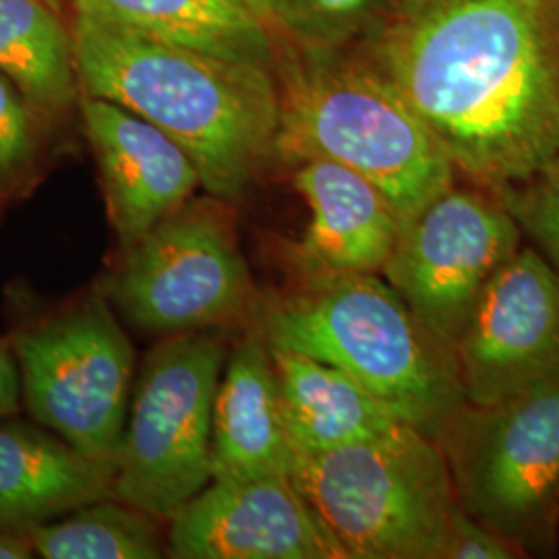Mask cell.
<instances>
[{
  "label": "cell",
  "instance_id": "1",
  "mask_svg": "<svg viewBox=\"0 0 559 559\" xmlns=\"http://www.w3.org/2000/svg\"><path fill=\"white\" fill-rule=\"evenodd\" d=\"M369 60L480 187L559 162V0H406Z\"/></svg>",
  "mask_w": 559,
  "mask_h": 559
},
{
  "label": "cell",
  "instance_id": "2",
  "mask_svg": "<svg viewBox=\"0 0 559 559\" xmlns=\"http://www.w3.org/2000/svg\"><path fill=\"white\" fill-rule=\"evenodd\" d=\"M83 96L115 102L162 129L195 162L212 198H240L276 158L274 69L150 40L75 13Z\"/></svg>",
  "mask_w": 559,
  "mask_h": 559
},
{
  "label": "cell",
  "instance_id": "3",
  "mask_svg": "<svg viewBox=\"0 0 559 559\" xmlns=\"http://www.w3.org/2000/svg\"><path fill=\"white\" fill-rule=\"evenodd\" d=\"M260 313L270 346L338 367L436 440L466 406L452 348L378 274L307 276Z\"/></svg>",
  "mask_w": 559,
  "mask_h": 559
},
{
  "label": "cell",
  "instance_id": "4",
  "mask_svg": "<svg viewBox=\"0 0 559 559\" xmlns=\"http://www.w3.org/2000/svg\"><path fill=\"white\" fill-rule=\"evenodd\" d=\"M276 158L338 162L373 182L400 226L454 187L440 141L369 59L307 50L280 67Z\"/></svg>",
  "mask_w": 559,
  "mask_h": 559
},
{
  "label": "cell",
  "instance_id": "5",
  "mask_svg": "<svg viewBox=\"0 0 559 559\" xmlns=\"http://www.w3.org/2000/svg\"><path fill=\"white\" fill-rule=\"evenodd\" d=\"M290 480L336 559H436L459 508L440 441L408 423L371 440L295 452Z\"/></svg>",
  "mask_w": 559,
  "mask_h": 559
},
{
  "label": "cell",
  "instance_id": "6",
  "mask_svg": "<svg viewBox=\"0 0 559 559\" xmlns=\"http://www.w3.org/2000/svg\"><path fill=\"white\" fill-rule=\"evenodd\" d=\"M226 348L216 330L170 334L141 365L112 496L170 520L212 480V411Z\"/></svg>",
  "mask_w": 559,
  "mask_h": 559
},
{
  "label": "cell",
  "instance_id": "7",
  "mask_svg": "<svg viewBox=\"0 0 559 559\" xmlns=\"http://www.w3.org/2000/svg\"><path fill=\"white\" fill-rule=\"evenodd\" d=\"M29 415L83 456L117 471L135 355L104 295H90L11 334Z\"/></svg>",
  "mask_w": 559,
  "mask_h": 559
},
{
  "label": "cell",
  "instance_id": "8",
  "mask_svg": "<svg viewBox=\"0 0 559 559\" xmlns=\"http://www.w3.org/2000/svg\"><path fill=\"white\" fill-rule=\"evenodd\" d=\"M102 295L154 334L239 325L260 313L258 286L224 200L187 201L122 253Z\"/></svg>",
  "mask_w": 559,
  "mask_h": 559
},
{
  "label": "cell",
  "instance_id": "9",
  "mask_svg": "<svg viewBox=\"0 0 559 559\" xmlns=\"http://www.w3.org/2000/svg\"><path fill=\"white\" fill-rule=\"evenodd\" d=\"M438 441L466 514L522 551L554 537L559 519V381L493 406L466 404Z\"/></svg>",
  "mask_w": 559,
  "mask_h": 559
},
{
  "label": "cell",
  "instance_id": "10",
  "mask_svg": "<svg viewBox=\"0 0 559 559\" xmlns=\"http://www.w3.org/2000/svg\"><path fill=\"white\" fill-rule=\"evenodd\" d=\"M520 239L522 230L503 201L450 187L400 228L383 274L454 353L483 290L519 253Z\"/></svg>",
  "mask_w": 559,
  "mask_h": 559
},
{
  "label": "cell",
  "instance_id": "11",
  "mask_svg": "<svg viewBox=\"0 0 559 559\" xmlns=\"http://www.w3.org/2000/svg\"><path fill=\"white\" fill-rule=\"evenodd\" d=\"M466 404L493 406L559 381V274L519 249L483 290L454 346Z\"/></svg>",
  "mask_w": 559,
  "mask_h": 559
},
{
  "label": "cell",
  "instance_id": "12",
  "mask_svg": "<svg viewBox=\"0 0 559 559\" xmlns=\"http://www.w3.org/2000/svg\"><path fill=\"white\" fill-rule=\"evenodd\" d=\"M177 559H336L290 477L210 480L170 516Z\"/></svg>",
  "mask_w": 559,
  "mask_h": 559
},
{
  "label": "cell",
  "instance_id": "13",
  "mask_svg": "<svg viewBox=\"0 0 559 559\" xmlns=\"http://www.w3.org/2000/svg\"><path fill=\"white\" fill-rule=\"evenodd\" d=\"M120 253L185 205L201 185L191 156L156 124L115 102L81 96Z\"/></svg>",
  "mask_w": 559,
  "mask_h": 559
},
{
  "label": "cell",
  "instance_id": "14",
  "mask_svg": "<svg viewBox=\"0 0 559 559\" xmlns=\"http://www.w3.org/2000/svg\"><path fill=\"white\" fill-rule=\"evenodd\" d=\"M295 187L311 212L290 253L305 276L383 272L402 226L373 182L338 162L313 158L297 164Z\"/></svg>",
  "mask_w": 559,
  "mask_h": 559
},
{
  "label": "cell",
  "instance_id": "15",
  "mask_svg": "<svg viewBox=\"0 0 559 559\" xmlns=\"http://www.w3.org/2000/svg\"><path fill=\"white\" fill-rule=\"evenodd\" d=\"M278 378L263 334H249L222 369L212 411V480L290 477Z\"/></svg>",
  "mask_w": 559,
  "mask_h": 559
},
{
  "label": "cell",
  "instance_id": "16",
  "mask_svg": "<svg viewBox=\"0 0 559 559\" xmlns=\"http://www.w3.org/2000/svg\"><path fill=\"white\" fill-rule=\"evenodd\" d=\"M115 473L23 423L0 425V526L27 528L112 496Z\"/></svg>",
  "mask_w": 559,
  "mask_h": 559
},
{
  "label": "cell",
  "instance_id": "17",
  "mask_svg": "<svg viewBox=\"0 0 559 559\" xmlns=\"http://www.w3.org/2000/svg\"><path fill=\"white\" fill-rule=\"evenodd\" d=\"M270 355L295 452L371 440L404 423L338 367L276 346H270Z\"/></svg>",
  "mask_w": 559,
  "mask_h": 559
},
{
  "label": "cell",
  "instance_id": "18",
  "mask_svg": "<svg viewBox=\"0 0 559 559\" xmlns=\"http://www.w3.org/2000/svg\"><path fill=\"white\" fill-rule=\"evenodd\" d=\"M75 13L150 40L274 69V32L237 0H73Z\"/></svg>",
  "mask_w": 559,
  "mask_h": 559
},
{
  "label": "cell",
  "instance_id": "19",
  "mask_svg": "<svg viewBox=\"0 0 559 559\" xmlns=\"http://www.w3.org/2000/svg\"><path fill=\"white\" fill-rule=\"evenodd\" d=\"M0 73L41 120L59 119L78 100L71 34L44 0H0Z\"/></svg>",
  "mask_w": 559,
  "mask_h": 559
},
{
  "label": "cell",
  "instance_id": "20",
  "mask_svg": "<svg viewBox=\"0 0 559 559\" xmlns=\"http://www.w3.org/2000/svg\"><path fill=\"white\" fill-rule=\"evenodd\" d=\"M156 520L108 496L23 531L40 558L156 559L166 556Z\"/></svg>",
  "mask_w": 559,
  "mask_h": 559
},
{
  "label": "cell",
  "instance_id": "21",
  "mask_svg": "<svg viewBox=\"0 0 559 559\" xmlns=\"http://www.w3.org/2000/svg\"><path fill=\"white\" fill-rule=\"evenodd\" d=\"M40 117L0 73V200L23 198L36 182Z\"/></svg>",
  "mask_w": 559,
  "mask_h": 559
},
{
  "label": "cell",
  "instance_id": "22",
  "mask_svg": "<svg viewBox=\"0 0 559 559\" xmlns=\"http://www.w3.org/2000/svg\"><path fill=\"white\" fill-rule=\"evenodd\" d=\"M381 0H288V34L307 50H340L373 27Z\"/></svg>",
  "mask_w": 559,
  "mask_h": 559
},
{
  "label": "cell",
  "instance_id": "23",
  "mask_svg": "<svg viewBox=\"0 0 559 559\" xmlns=\"http://www.w3.org/2000/svg\"><path fill=\"white\" fill-rule=\"evenodd\" d=\"M522 235L559 274V162L539 177L501 191Z\"/></svg>",
  "mask_w": 559,
  "mask_h": 559
},
{
  "label": "cell",
  "instance_id": "24",
  "mask_svg": "<svg viewBox=\"0 0 559 559\" xmlns=\"http://www.w3.org/2000/svg\"><path fill=\"white\" fill-rule=\"evenodd\" d=\"M519 556H524V551L516 543L473 519L459 506L448 522L436 559H512Z\"/></svg>",
  "mask_w": 559,
  "mask_h": 559
},
{
  "label": "cell",
  "instance_id": "25",
  "mask_svg": "<svg viewBox=\"0 0 559 559\" xmlns=\"http://www.w3.org/2000/svg\"><path fill=\"white\" fill-rule=\"evenodd\" d=\"M20 367L13 346L7 338H0V419L13 417L20 411Z\"/></svg>",
  "mask_w": 559,
  "mask_h": 559
},
{
  "label": "cell",
  "instance_id": "26",
  "mask_svg": "<svg viewBox=\"0 0 559 559\" xmlns=\"http://www.w3.org/2000/svg\"><path fill=\"white\" fill-rule=\"evenodd\" d=\"M263 21L274 34H288V0H237Z\"/></svg>",
  "mask_w": 559,
  "mask_h": 559
},
{
  "label": "cell",
  "instance_id": "27",
  "mask_svg": "<svg viewBox=\"0 0 559 559\" xmlns=\"http://www.w3.org/2000/svg\"><path fill=\"white\" fill-rule=\"evenodd\" d=\"M34 556V549L25 531L0 526V559H25Z\"/></svg>",
  "mask_w": 559,
  "mask_h": 559
},
{
  "label": "cell",
  "instance_id": "28",
  "mask_svg": "<svg viewBox=\"0 0 559 559\" xmlns=\"http://www.w3.org/2000/svg\"><path fill=\"white\" fill-rule=\"evenodd\" d=\"M44 2H48V4H50V7H55V9H59V4L62 0H44Z\"/></svg>",
  "mask_w": 559,
  "mask_h": 559
},
{
  "label": "cell",
  "instance_id": "29",
  "mask_svg": "<svg viewBox=\"0 0 559 559\" xmlns=\"http://www.w3.org/2000/svg\"><path fill=\"white\" fill-rule=\"evenodd\" d=\"M400 2H406V0H399V4H400Z\"/></svg>",
  "mask_w": 559,
  "mask_h": 559
}]
</instances>
